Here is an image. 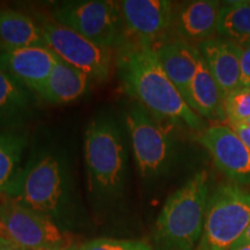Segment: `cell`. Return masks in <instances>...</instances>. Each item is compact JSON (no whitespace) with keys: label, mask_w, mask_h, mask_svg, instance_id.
<instances>
[{"label":"cell","mask_w":250,"mask_h":250,"mask_svg":"<svg viewBox=\"0 0 250 250\" xmlns=\"http://www.w3.org/2000/svg\"><path fill=\"white\" fill-rule=\"evenodd\" d=\"M59 57L48 46L2 48L0 64L33 93L40 95Z\"/></svg>","instance_id":"cell-12"},{"label":"cell","mask_w":250,"mask_h":250,"mask_svg":"<svg viewBox=\"0 0 250 250\" xmlns=\"http://www.w3.org/2000/svg\"><path fill=\"white\" fill-rule=\"evenodd\" d=\"M79 250H154L147 242L140 240H120L100 237L80 245Z\"/></svg>","instance_id":"cell-23"},{"label":"cell","mask_w":250,"mask_h":250,"mask_svg":"<svg viewBox=\"0 0 250 250\" xmlns=\"http://www.w3.org/2000/svg\"><path fill=\"white\" fill-rule=\"evenodd\" d=\"M15 199L66 232L79 229L83 223L70 154L52 140L41 139L33 145Z\"/></svg>","instance_id":"cell-1"},{"label":"cell","mask_w":250,"mask_h":250,"mask_svg":"<svg viewBox=\"0 0 250 250\" xmlns=\"http://www.w3.org/2000/svg\"><path fill=\"white\" fill-rule=\"evenodd\" d=\"M80 245H72L67 247H55V248H45V249H40V250H79Z\"/></svg>","instance_id":"cell-28"},{"label":"cell","mask_w":250,"mask_h":250,"mask_svg":"<svg viewBox=\"0 0 250 250\" xmlns=\"http://www.w3.org/2000/svg\"><path fill=\"white\" fill-rule=\"evenodd\" d=\"M92 83L88 74L59 58L40 96L50 104H67L87 95Z\"/></svg>","instance_id":"cell-16"},{"label":"cell","mask_w":250,"mask_h":250,"mask_svg":"<svg viewBox=\"0 0 250 250\" xmlns=\"http://www.w3.org/2000/svg\"><path fill=\"white\" fill-rule=\"evenodd\" d=\"M117 68L125 92L156 121L204 131L205 122L167 77L152 46L129 42L118 50Z\"/></svg>","instance_id":"cell-2"},{"label":"cell","mask_w":250,"mask_h":250,"mask_svg":"<svg viewBox=\"0 0 250 250\" xmlns=\"http://www.w3.org/2000/svg\"><path fill=\"white\" fill-rule=\"evenodd\" d=\"M0 237H7V239H8L7 234H6L5 228L2 227V225H1V224H0Z\"/></svg>","instance_id":"cell-29"},{"label":"cell","mask_w":250,"mask_h":250,"mask_svg":"<svg viewBox=\"0 0 250 250\" xmlns=\"http://www.w3.org/2000/svg\"><path fill=\"white\" fill-rule=\"evenodd\" d=\"M245 123H247V124H248V125H250V118H249V120L247 121V122H245Z\"/></svg>","instance_id":"cell-31"},{"label":"cell","mask_w":250,"mask_h":250,"mask_svg":"<svg viewBox=\"0 0 250 250\" xmlns=\"http://www.w3.org/2000/svg\"><path fill=\"white\" fill-rule=\"evenodd\" d=\"M122 19L131 42L152 46L171 39L174 2L167 0L118 1Z\"/></svg>","instance_id":"cell-10"},{"label":"cell","mask_w":250,"mask_h":250,"mask_svg":"<svg viewBox=\"0 0 250 250\" xmlns=\"http://www.w3.org/2000/svg\"><path fill=\"white\" fill-rule=\"evenodd\" d=\"M0 224L9 240L27 250L77 245L51 219L9 197H0Z\"/></svg>","instance_id":"cell-9"},{"label":"cell","mask_w":250,"mask_h":250,"mask_svg":"<svg viewBox=\"0 0 250 250\" xmlns=\"http://www.w3.org/2000/svg\"><path fill=\"white\" fill-rule=\"evenodd\" d=\"M197 49L224 96L241 87V46L214 36L197 44Z\"/></svg>","instance_id":"cell-14"},{"label":"cell","mask_w":250,"mask_h":250,"mask_svg":"<svg viewBox=\"0 0 250 250\" xmlns=\"http://www.w3.org/2000/svg\"><path fill=\"white\" fill-rule=\"evenodd\" d=\"M249 87H250V86H249Z\"/></svg>","instance_id":"cell-32"},{"label":"cell","mask_w":250,"mask_h":250,"mask_svg":"<svg viewBox=\"0 0 250 250\" xmlns=\"http://www.w3.org/2000/svg\"><path fill=\"white\" fill-rule=\"evenodd\" d=\"M154 51L167 77L187 102L190 85L202 58L197 46L170 39L156 45Z\"/></svg>","instance_id":"cell-15"},{"label":"cell","mask_w":250,"mask_h":250,"mask_svg":"<svg viewBox=\"0 0 250 250\" xmlns=\"http://www.w3.org/2000/svg\"><path fill=\"white\" fill-rule=\"evenodd\" d=\"M34 115V93L0 64V125L22 126Z\"/></svg>","instance_id":"cell-18"},{"label":"cell","mask_w":250,"mask_h":250,"mask_svg":"<svg viewBox=\"0 0 250 250\" xmlns=\"http://www.w3.org/2000/svg\"><path fill=\"white\" fill-rule=\"evenodd\" d=\"M228 125H229V127H232L234 132L239 136V138L242 140L243 144L250 149V125L245 123V122H241V123H232Z\"/></svg>","instance_id":"cell-25"},{"label":"cell","mask_w":250,"mask_h":250,"mask_svg":"<svg viewBox=\"0 0 250 250\" xmlns=\"http://www.w3.org/2000/svg\"><path fill=\"white\" fill-rule=\"evenodd\" d=\"M199 143L230 182L239 187L250 186V149L232 127L223 124L208 127L199 136Z\"/></svg>","instance_id":"cell-11"},{"label":"cell","mask_w":250,"mask_h":250,"mask_svg":"<svg viewBox=\"0 0 250 250\" xmlns=\"http://www.w3.org/2000/svg\"><path fill=\"white\" fill-rule=\"evenodd\" d=\"M50 15L57 22L111 51H118L131 42L125 30L118 1H62L54 5Z\"/></svg>","instance_id":"cell-5"},{"label":"cell","mask_w":250,"mask_h":250,"mask_svg":"<svg viewBox=\"0 0 250 250\" xmlns=\"http://www.w3.org/2000/svg\"><path fill=\"white\" fill-rule=\"evenodd\" d=\"M217 35L241 48L250 45V1L221 4Z\"/></svg>","instance_id":"cell-21"},{"label":"cell","mask_w":250,"mask_h":250,"mask_svg":"<svg viewBox=\"0 0 250 250\" xmlns=\"http://www.w3.org/2000/svg\"><path fill=\"white\" fill-rule=\"evenodd\" d=\"M229 250H250V245L247 246H242V247H237V248H232Z\"/></svg>","instance_id":"cell-30"},{"label":"cell","mask_w":250,"mask_h":250,"mask_svg":"<svg viewBox=\"0 0 250 250\" xmlns=\"http://www.w3.org/2000/svg\"><path fill=\"white\" fill-rule=\"evenodd\" d=\"M225 96L212 77L204 59L201 58L188 94L187 103L199 117L227 123L224 108Z\"/></svg>","instance_id":"cell-19"},{"label":"cell","mask_w":250,"mask_h":250,"mask_svg":"<svg viewBox=\"0 0 250 250\" xmlns=\"http://www.w3.org/2000/svg\"><path fill=\"white\" fill-rule=\"evenodd\" d=\"M0 250H27L23 249L22 247L18 246L12 240L7 237H0Z\"/></svg>","instance_id":"cell-26"},{"label":"cell","mask_w":250,"mask_h":250,"mask_svg":"<svg viewBox=\"0 0 250 250\" xmlns=\"http://www.w3.org/2000/svg\"><path fill=\"white\" fill-rule=\"evenodd\" d=\"M0 46L19 49L46 46V43L35 18L14 9L0 8Z\"/></svg>","instance_id":"cell-20"},{"label":"cell","mask_w":250,"mask_h":250,"mask_svg":"<svg viewBox=\"0 0 250 250\" xmlns=\"http://www.w3.org/2000/svg\"><path fill=\"white\" fill-rule=\"evenodd\" d=\"M124 121L143 180L153 181L165 175L174 155V143L167 131L136 101L126 104Z\"/></svg>","instance_id":"cell-7"},{"label":"cell","mask_w":250,"mask_h":250,"mask_svg":"<svg viewBox=\"0 0 250 250\" xmlns=\"http://www.w3.org/2000/svg\"><path fill=\"white\" fill-rule=\"evenodd\" d=\"M29 144L27 133L0 131V197L15 199L23 171V155Z\"/></svg>","instance_id":"cell-17"},{"label":"cell","mask_w":250,"mask_h":250,"mask_svg":"<svg viewBox=\"0 0 250 250\" xmlns=\"http://www.w3.org/2000/svg\"><path fill=\"white\" fill-rule=\"evenodd\" d=\"M208 198V174L197 171L166 201L155 223L154 250H196Z\"/></svg>","instance_id":"cell-4"},{"label":"cell","mask_w":250,"mask_h":250,"mask_svg":"<svg viewBox=\"0 0 250 250\" xmlns=\"http://www.w3.org/2000/svg\"><path fill=\"white\" fill-rule=\"evenodd\" d=\"M221 2L214 0H193L174 5L171 39L202 43L217 34Z\"/></svg>","instance_id":"cell-13"},{"label":"cell","mask_w":250,"mask_h":250,"mask_svg":"<svg viewBox=\"0 0 250 250\" xmlns=\"http://www.w3.org/2000/svg\"><path fill=\"white\" fill-rule=\"evenodd\" d=\"M120 122L111 112H100L87 125L85 167L88 193L98 208H109L124 198L129 158Z\"/></svg>","instance_id":"cell-3"},{"label":"cell","mask_w":250,"mask_h":250,"mask_svg":"<svg viewBox=\"0 0 250 250\" xmlns=\"http://www.w3.org/2000/svg\"><path fill=\"white\" fill-rule=\"evenodd\" d=\"M250 245V225L246 228V230L243 232V234L240 236V239L234 243V246L232 248H237V247H242V246H247ZM230 248V249H232Z\"/></svg>","instance_id":"cell-27"},{"label":"cell","mask_w":250,"mask_h":250,"mask_svg":"<svg viewBox=\"0 0 250 250\" xmlns=\"http://www.w3.org/2000/svg\"><path fill=\"white\" fill-rule=\"evenodd\" d=\"M240 67H241V87H249L250 86V45L243 46L242 48Z\"/></svg>","instance_id":"cell-24"},{"label":"cell","mask_w":250,"mask_h":250,"mask_svg":"<svg viewBox=\"0 0 250 250\" xmlns=\"http://www.w3.org/2000/svg\"><path fill=\"white\" fill-rule=\"evenodd\" d=\"M42 28L46 46L62 61L79 68L96 83L109 79L112 70V51L104 49L77 31L57 22L51 15H33Z\"/></svg>","instance_id":"cell-8"},{"label":"cell","mask_w":250,"mask_h":250,"mask_svg":"<svg viewBox=\"0 0 250 250\" xmlns=\"http://www.w3.org/2000/svg\"><path fill=\"white\" fill-rule=\"evenodd\" d=\"M250 225V191L221 184L210 196L196 250H229Z\"/></svg>","instance_id":"cell-6"},{"label":"cell","mask_w":250,"mask_h":250,"mask_svg":"<svg viewBox=\"0 0 250 250\" xmlns=\"http://www.w3.org/2000/svg\"><path fill=\"white\" fill-rule=\"evenodd\" d=\"M227 123H241L250 118V87H239L224 100Z\"/></svg>","instance_id":"cell-22"}]
</instances>
